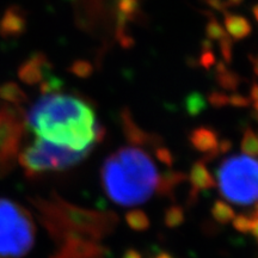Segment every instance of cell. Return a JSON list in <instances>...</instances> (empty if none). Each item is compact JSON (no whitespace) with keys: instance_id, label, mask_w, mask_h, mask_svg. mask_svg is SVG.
<instances>
[{"instance_id":"obj_18","label":"cell","mask_w":258,"mask_h":258,"mask_svg":"<svg viewBox=\"0 0 258 258\" xmlns=\"http://www.w3.org/2000/svg\"><path fill=\"white\" fill-rule=\"evenodd\" d=\"M0 99L15 105H21L29 102L27 93L19 88L18 84L14 82L0 84Z\"/></svg>"},{"instance_id":"obj_7","label":"cell","mask_w":258,"mask_h":258,"mask_svg":"<svg viewBox=\"0 0 258 258\" xmlns=\"http://www.w3.org/2000/svg\"><path fill=\"white\" fill-rule=\"evenodd\" d=\"M25 115L21 105L0 103V176L14 169L27 127Z\"/></svg>"},{"instance_id":"obj_19","label":"cell","mask_w":258,"mask_h":258,"mask_svg":"<svg viewBox=\"0 0 258 258\" xmlns=\"http://www.w3.org/2000/svg\"><path fill=\"white\" fill-rule=\"evenodd\" d=\"M183 105H184L186 114L191 117L202 114L207 109V102H206L205 96L199 91H192L189 95H186Z\"/></svg>"},{"instance_id":"obj_25","label":"cell","mask_w":258,"mask_h":258,"mask_svg":"<svg viewBox=\"0 0 258 258\" xmlns=\"http://www.w3.org/2000/svg\"><path fill=\"white\" fill-rule=\"evenodd\" d=\"M69 72L72 73L73 76L78 77L82 79H88L95 72V67L90 62L89 60L85 59H77L69 66Z\"/></svg>"},{"instance_id":"obj_6","label":"cell","mask_w":258,"mask_h":258,"mask_svg":"<svg viewBox=\"0 0 258 258\" xmlns=\"http://www.w3.org/2000/svg\"><path fill=\"white\" fill-rule=\"evenodd\" d=\"M258 165L253 158L231 156L218 169L220 194L234 205L251 206L257 201Z\"/></svg>"},{"instance_id":"obj_37","label":"cell","mask_w":258,"mask_h":258,"mask_svg":"<svg viewBox=\"0 0 258 258\" xmlns=\"http://www.w3.org/2000/svg\"><path fill=\"white\" fill-rule=\"evenodd\" d=\"M252 14H253V18L257 21V19H258V15H257V5H256V4H254V5L252 6Z\"/></svg>"},{"instance_id":"obj_20","label":"cell","mask_w":258,"mask_h":258,"mask_svg":"<svg viewBox=\"0 0 258 258\" xmlns=\"http://www.w3.org/2000/svg\"><path fill=\"white\" fill-rule=\"evenodd\" d=\"M211 213L213 219L221 225L230 224L235 217L234 209L227 202L222 201V200H217V201L213 203Z\"/></svg>"},{"instance_id":"obj_15","label":"cell","mask_w":258,"mask_h":258,"mask_svg":"<svg viewBox=\"0 0 258 258\" xmlns=\"http://www.w3.org/2000/svg\"><path fill=\"white\" fill-rule=\"evenodd\" d=\"M225 16V28L226 34L235 41L244 40L249 37L252 32V27L249 19L244 16L233 14V12H224Z\"/></svg>"},{"instance_id":"obj_10","label":"cell","mask_w":258,"mask_h":258,"mask_svg":"<svg viewBox=\"0 0 258 258\" xmlns=\"http://www.w3.org/2000/svg\"><path fill=\"white\" fill-rule=\"evenodd\" d=\"M53 63L42 51L32 53L18 69V78L27 85H36L50 76Z\"/></svg>"},{"instance_id":"obj_14","label":"cell","mask_w":258,"mask_h":258,"mask_svg":"<svg viewBox=\"0 0 258 258\" xmlns=\"http://www.w3.org/2000/svg\"><path fill=\"white\" fill-rule=\"evenodd\" d=\"M188 179V176L182 171H175L167 169L158 176V182L154 191L157 192L158 196L163 198H169L175 201V190L180 183L185 182Z\"/></svg>"},{"instance_id":"obj_23","label":"cell","mask_w":258,"mask_h":258,"mask_svg":"<svg viewBox=\"0 0 258 258\" xmlns=\"http://www.w3.org/2000/svg\"><path fill=\"white\" fill-rule=\"evenodd\" d=\"M185 220L184 209H183L178 205H172L166 208L165 213H164V224L169 228H177L183 225Z\"/></svg>"},{"instance_id":"obj_13","label":"cell","mask_w":258,"mask_h":258,"mask_svg":"<svg viewBox=\"0 0 258 258\" xmlns=\"http://www.w3.org/2000/svg\"><path fill=\"white\" fill-rule=\"evenodd\" d=\"M28 28V15L25 10L12 5L0 18V36L16 38L23 35Z\"/></svg>"},{"instance_id":"obj_22","label":"cell","mask_w":258,"mask_h":258,"mask_svg":"<svg viewBox=\"0 0 258 258\" xmlns=\"http://www.w3.org/2000/svg\"><path fill=\"white\" fill-rule=\"evenodd\" d=\"M240 150L244 156L256 159L258 154V141L254 131L251 127H246L244 129L243 139L240 143Z\"/></svg>"},{"instance_id":"obj_27","label":"cell","mask_w":258,"mask_h":258,"mask_svg":"<svg viewBox=\"0 0 258 258\" xmlns=\"http://www.w3.org/2000/svg\"><path fill=\"white\" fill-rule=\"evenodd\" d=\"M219 44H220V51L225 62L231 63L233 60V41H232V38L228 35H226L219 41Z\"/></svg>"},{"instance_id":"obj_4","label":"cell","mask_w":258,"mask_h":258,"mask_svg":"<svg viewBox=\"0 0 258 258\" xmlns=\"http://www.w3.org/2000/svg\"><path fill=\"white\" fill-rule=\"evenodd\" d=\"M36 238L31 214L11 200L0 199V258H22Z\"/></svg>"},{"instance_id":"obj_31","label":"cell","mask_w":258,"mask_h":258,"mask_svg":"<svg viewBox=\"0 0 258 258\" xmlns=\"http://www.w3.org/2000/svg\"><path fill=\"white\" fill-rule=\"evenodd\" d=\"M201 57H200V64L203 67V69L209 70L214 66L215 63V55L213 53L212 49H202Z\"/></svg>"},{"instance_id":"obj_30","label":"cell","mask_w":258,"mask_h":258,"mask_svg":"<svg viewBox=\"0 0 258 258\" xmlns=\"http://www.w3.org/2000/svg\"><path fill=\"white\" fill-rule=\"evenodd\" d=\"M234 106V108H247L250 105V98L239 95V93H232L228 96V105Z\"/></svg>"},{"instance_id":"obj_17","label":"cell","mask_w":258,"mask_h":258,"mask_svg":"<svg viewBox=\"0 0 258 258\" xmlns=\"http://www.w3.org/2000/svg\"><path fill=\"white\" fill-rule=\"evenodd\" d=\"M215 80L221 89L235 91L241 82V77L233 71L228 70L224 62H219L215 67Z\"/></svg>"},{"instance_id":"obj_9","label":"cell","mask_w":258,"mask_h":258,"mask_svg":"<svg viewBox=\"0 0 258 258\" xmlns=\"http://www.w3.org/2000/svg\"><path fill=\"white\" fill-rule=\"evenodd\" d=\"M120 118L123 135L125 140H127L129 144L134 145V146H143L150 148H156L158 146H161V144H163V138H161L159 134L148 133V132H145L144 129L139 127L133 120L132 112L127 106H124L121 110Z\"/></svg>"},{"instance_id":"obj_8","label":"cell","mask_w":258,"mask_h":258,"mask_svg":"<svg viewBox=\"0 0 258 258\" xmlns=\"http://www.w3.org/2000/svg\"><path fill=\"white\" fill-rule=\"evenodd\" d=\"M108 247L89 239H66L56 245V250L49 258H106Z\"/></svg>"},{"instance_id":"obj_3","label":"cell","mask_w":258,"mask_h":258,"mask_svg":"<svg viewBox=\"0 0 258 258\" xmlns=\"http://www.w3.org/2000/svg\"><path fill=\"white\" fill-rule=\"evenodd\" d=\"M156 164L146 152L137 147H122L103 163V189L112 202L138 206L153 195L158 182Z\"/></svg>"},{"instance_id":"obj_32","label":"cell","mask_w":258,"mask_h":258,"mask_svg":"<svg viewBox=\"0 0 258 258\" xmlns=\"http://www.w3.org/2000/svg\"><path fill=\"white\" fill-rule=\"evenodd\" d=\"M202 3L207 4L209 8L213 10H217V11H220L224 14V12L227 11L228 6L226 4L225 0H201Z\"/></svg>"},{"instance_id":"obj_34","label":"cell","mask_w":258,"mask_h":258,"mask_svg":"<svg viewBox=\"0 0 258 258\" xmlns=\"http://www.w3.org/2000/svg\"><path fill=\"white\" fill-rule=\"evenodd\" d=\"M122 258H144V257H143V254H141V252H139L138 250L128 249L124 252L123 256H122Z\"/></svg>"},{"instance_id":"obj_29","label":"cell","mask_w":258,"mask_h":258,"mask_svg":"<svg viewBox=\"0 0 258 258\" xmlns=\"http://www.w3.org/2000/svg\"><path fill=\"white\" fill-rule=\"evenodd\" d=\"M154 154H156L157 159L160 161V163L165 164L167 167H172L173 163H175V158H173V154L169 148L164 147L163 145L161 146H158L154 148Z\"/></svg>"},{"instance_id":"obj_11","label":"cell","mask_w":258,"mask_h":258,"mask_svg":"<svg viewBox=\"0 0 258 258\" xmlns=\"http://www.w3.org/2000/svg\"><path fill=\"white\" fill-rule=\"evenodd\" d=\"M188 140L194 150L205 156L203 158L205 161L213 160L220 156L219 133L209 125H200L194 128L188 135Z\"/></svg>"},{"instance_id":"obj_26","label":"cell","mask_w":258,"mask_h":258,"mask_svg":"<svg viewBox=\"0 0 258 258\" xmlns=\"http://www.w3.org/2000/svg\"><path fill=\"white\" fill-rule=\"evenodd\" d=\"M64 82L59 77L53 76H48L47 78H44L41 82V86H40V92L42 96H47V95H54V93L59 92L61 89L63 88Z\"/></svg>"},{"instance_id":"obj_16","label":"cell","mask_w":258,"mask_h":258,"mask_svg":"<svg viewBox=\"0 0 258 258\" xmlns=\"http://www.w3.org/2000/svg\"><path fill=\"white\" fill-rule=\"evenodd\" d=\"M234 230L243 234H252L253 238H257V230H258V215H257V207L253 205V209L251 213H243L238 217H234L232 220Z\"/></svg>"},{"instance_id":"obj_35","label":"cell","mask_w":258,"mask_h":258,"mask_svg":"<svg viewBox=\"0 0 258 258\" xmlns=\"http://www.w3.org/2000/svg\"><path fill=\"white\" fill-rule=\"evenodd\" d=\"M152 258H173L172 254L166 252V251H159V252L154 254Z\"/></svg>"},{"instance_id":"obj_2","label":"cell","mask_w":258,"mask_h":258,"mask_svg":"<svg viewBox=\"0 0 258 258\" xmlns=\"http://www.w3.org/2000/svg\"><path fill=\"white\" fill-rule=\"evenodd\" d=\"M29 201L36 209L40 224L55 245L66 239H89L101 243L118 225L116 213L74 206L56 191H51L48 199L36 196Z\"/></svg>"},{"instance_id":"obj_33","label":"cell","mask_w":258,"mask_h":258,"mask_svg":"<svg viewBox=\"0 0 258 258\" xmlns=\"http://www.w3.org/2000/svg\"><path fill=\"white\" fill-rule=\"evenodd\" d=\"M257 83H253L252 86H251V101H252V106H253V111H257Z\"/></svg>"},{"instance_id":"obj_36","label":"cell","mask_w":258,"mask_h":258,"mask_svg":"<svg viewBox=\"0 0 258 258\" xmlns=\"http://www.w3.org/2000/svg\"><path fill=\"white\" fill-rule=\"evenodd\" d=\"M225 2L228 8H233V6H239L244 0H225Z\"/></svg>"},{"instance_id":"obj_28","label":"cell","mask_w":258,"mask_h":258,"mask_svg":"<svg viewBox=\"0 0 258 258\" xmlns=\"http://www.w3.org/2000/svg\"><path fill=\"white\" fill-rule=\"evenodd\" d=\"M207 99L209 104L215 109H220L228 105V95H226L224 92L217 91V90H213L212 92H209Z\"/></svg>"},{"instance_id":"obj_1","label":"cell","mask_w":258,"mask_h":258,"mask_svg":"<svg viewBox=\"0 0 258 258\" xmlns=\"http://www.w3.org/2000/svg\"><path fill=\"white\" fill-rule=\"evenodd\" d=\"M25 125L37 138L74 151L95 147L106 133L85 97L59 93L38 99L25 115Z\"/></svg>"},{"instance_id":"obj_21","label":"cell","mask_w":258,"mask_h":258,"mask_svg":"<svg viewBox=\"0 0 258 258\" xmlns=\"http://www.w3.org/2000/svg\"><path fill=\"white\" fill-rule=\"evenodd\" d=\"M124 220L133 231L144 232L150 228V219L146 213L141 209H132L127 212L124 215Z\"/></svg>"},{"instance_id":"obj_12","label":"cell","mask_w":258,"mask_h":258,"mask_svg":"<svg viewBox=\"0 0 258 258\" xmlns=\"http://www.w3.org/2000/svg\"><path fill=\"white\" fill-rule=\"evenodd\" d=\"M189 180L190 184H191L188 200H186V203H188L189 207H191V206L198 202L200 192L217 186V182H215L212 173L209 172L207 166H206V161L203 159L194 163L191 170H190Z\"/></svg>"},{"instance_id":"obj_24","label":"cell","mask_w":258,"mask_h":258,"mask_svg":"<svg viewBox=\"0 0 258 258\" xmlns=\"http://www.w3.org/2000/svg\"><path fill=\"white\" fill-rule=\"evenodd\" d=\"M203 14L208 17L207 25H206V37L209 41H220L222 37H225L226 31L219 23L217 17L212 14L211 11H202Z\"/></svg>"},{"instance_id":"obj_5","label":"cell","mask_w":258,"mask_h":258,"mask_svg":"<svg viewBox=\"0 0 258 258\" xmlns=\"http://www.w3.org/2000/svg\"><path fill=\"white\" fill-rule=\"evenodd\" d=\"M93 148L95 147L74 151L36 138L34 143L19 152L17 160L23 167L27 177L34 178L42 173L66 171L78 165L89 157Z\"/></svg>"}]
</instances>
